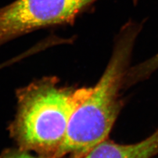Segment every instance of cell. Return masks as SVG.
Here are the masks:
<instances>
[{
  "instance_id": "cell-1",
  "label": "cell",
  "mask_w": 158,
  "mask_h": 158,
  "mask_svg": "<svg viewBox=\"0 0 158 158\" xmlns=\"http://www.w3.org/2000/svg\"><path fill=\"white\" fill-rule=\"evenodd\" d=\"M142 27L129 21L122 27L102 76L73 113L58 158H80L107 139L121 110L119 92Z\"/></svg>"
},
{
  "instance_id": "cell-2",
  "label": "cell",
  "mask_w": 158,
  "mask_h": 158,
  "mask_svg": "<svg viewBox=\"0 0 158 158\" xmlns=\"http://www.w3.org/2000/svg\"><path fill=\"white\" fill-rule=\"evenodd\" d=\"M91 90L62 86L53 77L40 79L21 89L17 113L11 125L20 149L58 158L73 113Z\"/></svg>"
},
{
  "instance_id": "cell-3",
  "label": "cell",
  "mask_w": 158,
  "mask_h": 158,
  "mask_svg": "<svg viewBox=\"0 0 158 158\" xmlns=\"http://www.w3.org/2000/svg\"><path fill=\"white\" fill-rule=\"evenodd\" d=\"M97 1L16 0L0 8V46L40 28L73 24Z\"/></svg>"
},
{
  "instance_id": "cell-4",
  "label": "cell",
  "mask_w": 158,
  "mask_h": 158,
  "mask_svg": "<svg viewBox=\"0 0 158 158\" xmlns=\"http://www.w3.org/2000/svg\"><path fill=\"white\" fill-rule=\"evenodd\" d=\"M157 154L158 128L135 144H118L106 139L80 158H152Z\"/></svg>"
},
{
  "instance_id": "cell-5",
  "label": "cell",
  "mask_w": 158,
  "mask_h": 158,
  "mask_svg": "<svg viewBox=\"0 0 158 158\" xmlns=\"http://www.w3.org/2000/svg\"><path fill=\"white\" fill-rule=\"evenodd\" d=\"M158 69V53L132 69H128L125 78V86L132 85L149 76Z\"/></svg>"
},
{
  "instance_id": "cell-6",
  "label": "cell",
  "mask_w": 158,
  "mask_h": 158,
  "mask_svg": "<svg viewBox=\"0 0 158 158\" xmlns=\"http://www.w3.org/2000/svg\"><path fill=\"white\" fill-rule=\"evenodd\" d=\"M0 158H49L43 157L41 156H35L30 154V152L23 150L21 149L18 150H9L6 151L0 156Z\"/></svg>"
}]
</instances>
